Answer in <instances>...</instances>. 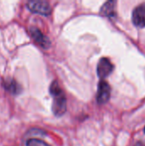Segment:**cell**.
I'll return each instance as SVG.
<instances>
[{
	"label": "cell",
	"mask_w": 145,
	"mask_h": 146,
	"mask_svg": "<svg viewBox=\"0 0 145 146\" xmlns=\"http://www.w3.org/2000/svg\"><path fill=\"white\" fill-rule=\"evenodd\" d=\"M115 1H108L106 2L100 9V13L103 16L112 17L115 15Z\"/></svg>",
	"instance_id": "obj_8"
},
{
	"label": "cell",
	"mask_w": 145,
	"mask_h": 146,
	"mask_svg": "<svg viewBox=\"0 0 145 146\" xmlns=\"http://www.w3.org/2000/svg\"><path fill=\"white\" fill-rule=\"evenodd\" d=\"M27 8L30 11L42 15H50L51 13V7L46 1L32 0L27 3Z\"/></svg>",
	"instance_id": "obj_2"
},
{
	"label": "cell",
	"mask_w": 145,
	"mask_h": 146,
	"mask_svg": "<svg viewBox=\"0 0 145 146\" xmlns=\"http://www.w3.org/2000/svg\"><path fill=\"white\" fill-rule=\"evenodd\" d=\"M3 86L6 91H8L9 93L13 95H18L21 92V86L13 79H9L8 80L3 81Z\"/></svg>",
	"instance_id": "obj_7"
},
{
	"label": "cell",
	"mask_w": 145,
	"mask_h": 146,
	"mask_svg": "<svg viewBox=\"0 0 145 146\" xmlns=\"http://www.w3.org/2000/svg\"><path fill=\"white\" fill-rule=\"evenodd\" d=\"M50 92L53 98L52 111L56 116H62L67 110V99L64 92L56 81L52 82L50 86Z\"/></svg>",
	"instance_id": "obj_1"
},
{
	"label": "cell",
	"mask_w": 145,
	"mask_h": 146,
	"mask_svg": "<svg viewBox=\"0 0 145 146\" xmlns=\"http://www.w3.org/2000/svg\"><path fill=\"white\" fill-rule=\"evenodd\" d=\"M114 69V66L112 62L108 58H101L98 62L97 68V73L100 79L107 78Z\"/></svg>",
	"instance_id": "obj_4"
},
{
	"label": "cell",
	"mask_w": 145,
	"mask_h": 146,
	"mask_svg": "<svg viewBox=\"0 0 145 146\" xmlns=\"http://www.w3.org/2000/svg\"><path fill=\"white\" fill-rule=\"evenodd\" d=\"M30 34H31V37L33 38V40L43 48L46 49L50 46V44L49 38L46 36H44L42 33V32L37 27H32L30 29Z\"/></svg>",
	"instance_id": "obj_6"
},
{
	"label": "cell",
	"mask_w": 145,
	"mask_h": 146,
	"mask_svg": "<svg viewBox=\"0 0 145 146\" xmlns=\"http://www.w3.org/2000/svg\"><path fill=\"white\" fill-rule=\"evenodd\" d=\"M26 146H50L48 145L47 143H45L44 141L38 139H29L26 143Z\"/></svg>",
	"instance_id": "obj_9"
},
{
	"label": "cell",
	"mask_w": 145,
	"mask_h": 146,
	"mask_svg": "<svg viewBox=\"0 0 145 146\" xmlns=\"http://www.w3.org/2000/svg\"><path fill=\"white\" fill-rule=\"evenodd\" d=\"M144 133H145V127H144Z\"/></svg>",
	"instance_id": "obj_11"
},
{
	"label": "cell",
	"mask_w": 145,
	"mask_h": 146,
	"mask_svg": "<svg viewBox=\"0 0 145 146\" xmlns=\"http://www.w3.org/2000/svg\"><path fill=\"white\" fill-rule=\"evenodd\" d=\"M135 146H145L144 144H143V143H141V142H138V143H137Z\"/></svg>",
	"instance_id": "obj_10"
},
{
	"label": "cell",
	"mask_w": 145,
	"mask_h": 146,
	"mask_svg": "<svg viewBox=\"0 0 145 146\" xmlns=\"http://www.w3.org/2000/svg\"><path fill=\"white\" fill-rule=\"evenodd\" d=\"M111 89L109 85L104 81L101 80L98 84V89L97 93V101L99 104H104L108 103L110 98Z\"/></svg>",
	"instance_id": "obj_3"
},
{
	"label": "cell",
	"mask_w": 145,
	"mask_h": 146,
	"mask_svg": "<svg viewBox=\"0 0 145 146\" xmlns=\"http://www.w3.org/2000/svg\"><path fill=\"white\" fill-rule=\"evenodd\" d=\"M132 22L133 24L139 27L144 28L145 27V4H140L137 6L132 11Z\"/></svg>",
	"instance_id": "obj_5"
}]
</instances>
